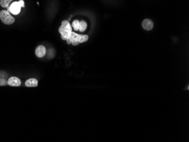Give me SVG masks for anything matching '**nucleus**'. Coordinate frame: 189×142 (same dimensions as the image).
I'll list each match as a JSON object with an SVG mask.
<instances>
[{"instance_id":"9d476101","label":"nucleus","mask_w":189,"mask_h":142,"mask_svg":"<svg viewBox=\"0 0 189 142\" xmlns=\"http://www.w3.org/2000/svg\"><path fill=\"white\" fill-rule=\"evenodd\" d=\"M12 1L13 0H0V5L3 8H7Z\"/></svg>"},{"instance_id":"20e7f679","label":"nucleus","mask_w":189,"mask_h":142,"mask_svg":"<svg viewBox=\"0 0 189 142\" xmlns=\"http://www.w3.org/2000/svg\"><path fill=\"white\" fill-rule=\"evenodd\" d=\"M24 7V0H20L19 2H14L8 8V11L13 14L18 15L20 13L21 8Z\"/></svg>"},{"instance_id":"7ed1b4c3","label":"nucleus","mask_w":189,"mask_h":142,"mask_svg":"<svg viewBox=\"0 0 189 142\" xmlns=\"http://www.w3.org/2000/svg\"><path fill=\"white\" fill-rule=\"evenodd\" d=\"M0 19L4 24L10 25L15 22V18L9 14L6 10H1L0 12Z\"/></svg>"},{"instance_id":"423d86ee","label":"nucleus","mask_w":189,"mask_h":142,"mask_svg":"<svg viewBox=\"0 0 189 142\" xmlns=\"http://www.w3.org/2000/svg\"><path fill=\"white\" fill-rule=\"evenodd\" d=\"M46 48L43 45L38 46L35 50V54L39 58L43 57L46 54Z\"/></svg>"},{"instance_id":"f257e3e1","label":"nucleus","mask_w":189,"mask_h":142,"mask_svg":"<svg viewBox=\"0 0 189 142\" xmlns=\"http://www.w3.org/2000/svg\"><path fill=\"white\" fill-rule=\"evenodd\" d=\"M88 40V36L87 35H79L76 32L72 31L71 35L66 40L67 44H73L74 46L78 45L79 44L86 42Z\"/></svg>"},{"instance_id":"6e6552de","label":"nucleus","mask_w":189,"mask_h":142,"mask_svg":"<svg viewBox=\"0 0 189 142\" xmlns=\"http://www.w3.org/2000/svg\"><path fill=\"white\" fill-rule=\"evenodd\" d=\"M25 85L28 87H37L38 85V80L35 78L29 79L25 82Z\"/></svg>"},{"instance_id":"f03ea898","label":"nucleus","mask_w":189,"mask_h":142,"mask_svg":"<svg viewBox=\"0 0 189 142\" xmlns=\"http://www.w3.org/2000/svg\"><path fill=\"white\" fill-rule=\"evenodd\" d=\"M58 31L61 34L62 39L66 40L72 32V27L67 20H64L62 22V25L60 27Z\"/></svg>"},{"instance_id":"39448f33","label":"nucleus","mask_w":189,"mask_h":142,"mask_svg":"<svg viewBox=\"0 0 189 142\" xmlns=\"http://www.w3.org/2000/svg\"><path fill=\"white\" fill-rule=\"evenodd\" d=\"M8 84L10 86L19 87L21 84V81H20V79L17 77L12 76L9 79V80L8 81Z\"/></svg>"},{"instance_id":"9b49d317","label":"nucleus","mask_w":189,"mask_h":142,"mask_svg":"<svg viewBox=\"0 0 189 142\" xmlns=\"http://www.w3.org/2000/svg\"><path fill=\"white\" fill-rule=\"evenodd\" d=\"M79 23H80V22L78 20H74L73 21V23H72V26L75 31L79 30Z\"/></svg>"},{"instance_id":"0eeeda50","label":"nucleus","mask_w":189,"mask_h":142,"mask_svg":"<svg viewBox=\"0 0 189 142\" xmlns=\"http://www.w3.org/2000/svg\"><path fill=\"white\" fill-rule=\"evenodd\" d=\"M142 25L144 29L147 31H150L154 27V22L150 19H145L143 21Z\"/></svg>"},{"instance_id":"1a4fd4ad","label":"nucleus","mask_w":189,"mask_h":142,"mask_svg":"<svg viewBox=\"0 0 189 142\" xmlns=\"http://www.w3.org/2000/svg\"><path fill=\"white\" fill-rule=\"evenodd\" d=\"M87 23L85 22V20H81L79 23V30L80 31V32H84L87 29Z\"/></svg>"},{"instance_id":"f8f14e48","label":"nucleus","mask_w":189,"mask_h":142,"mask_svg":"<svg viewBox=\"0 0 189 142\" xmlns=\"http://www.w3.org/2000/svg\"><path fill=\"white\" fill-rule=\"evenodd\" d=\"M8 85V81L5 78H0V86Z\"/></svg>"}]
</instances>
